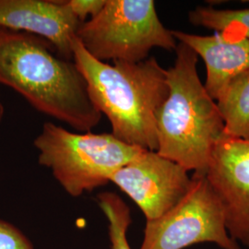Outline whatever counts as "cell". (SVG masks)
I'll use <instances>...</instances> for the list:
<instances>
[{
  "label": "cell",
  "instance_id": "6da1fadb",
  "mask_svg": "<svg viewBox=\"0 0 249 249\" xmlns=\"http://www.w3.org/2000/svg\"><path fill=\"white\" fill-rule=\"evenodd\" d=\"M0 84L81 133L90 132L102 120L75 62L42 37L0 28Z\"/></svg>",
  "mask_w": 249,
  "mask_h": 249
},
{
  "label": "cell",
  "instance_id": "7a4b0ae2",
  "mask_svg": "<svg viewBox=\"0 0 249 249\" xmlns=\"http://www.w3.org/2000/svg\"><path fill=\"white\" fill-rule=\"evenodd\" d=\"M73 61L86 80L89 98L125 144L157 151L156 118L169 92L166 70L153 56L114 65L92 57L75 38Z\"/></svg>",
  "mask_w": 249,
  "mask_h": 249
},
{
  "label": "cell",
  "instance_id": "3957f363",
  "mask_svg": "<svg viewBox=\"0 0 249 249\" xmlns=\"http://www.w3.org/2000/svg\"><path fill=\"white\" fill-rule=\"evenodd\" d=\"M175 51V64L166 70L169 92L156 118V151L187 171L206 176L224 123L216 101L199 79L197 55L182 43Z\"/></svg>",
  "mask_w": 249,
  "mask_h": 249
},
{
  "label": "cell",
  "instance_id": "277c9868",
  "mask_svg": "<svg viewBox=\"0 0 249 249\" xmlns=\"http://www.w3.org/2000/svg\"><path fill=\"white\" fill-rule=\"evenodd\" d=\"M34 146L40 165L51 170L73 197L106 186L117 170L144 151L111 133H76L52 122L44 124Z\"/></svg>",
  "mask_w": 249,
  "mask_h": 249
},
{
  "label": "cell",
  "instance_id": "5b68a950",
  "mask_svg": "<svg viewBox=\"0 0 249 249\" xmlns=\"http://www.w3.org/2000/svg\"><path fill=\"white\" fill-rule=\"evenodd\" d=\"M76 38L102 62H142L153 48L175 51L178 46L153 0H107L95 17L80 23Z\"/></svg>",
  "mask_w": 249,
  "mask_h": 249
},
{
  "label": "cell",
  "instance_id": "8992f818",
  "mask_svg": "<svg viewBox=\"0 0 249 249\" xmlns=\"http://www.w3.org/2000/svg\"><path fill=\"white\" fill-rule=\"evenodd\" d=\"M186 196L167 213L146 221L141 249H184L214 243L223 249H241L225 225L223 205L206 176L195 174Z\"/></svg>",
  "mask_w": 249,
  "mask_h": 249
},
{
  "label": "cell",
  "instance_id": "52a82bcc",
  "mask_svg": "<svg viewBox=\"0 0 249 249\" xmlns=\"http://www.w3.org/2000/svg\"><path fill=\"white\" fill-rule=\"evenodd\" d=\"M188 171L157 151H142L117 170L110 182L142 210L146 221L167 213L186 196L192 179Z\"/></svg>",
  "mask_w": 249,
  "mask_h": 249
},
{
  "label": "cell",
  "instance_id": "ba28073f",
  "mask_svg": "<svg viewBox=\"0 0 249 249\" xmlns=\"http://www.w3.org/2000/svg\"><path fill=\"white\" fill-rule=\"evenodd\" d=\"M206 178L223 205L229 235L249 249V141L223 135Z\"/></svg>",
  "mask_w": 249,
  "mask_h": 249
},
{
  "label": "cell",
  "instance_id": "9c48e42d",
  "mask_svg": "<svg viewBox=\"0 0 249 249\" xmlns=\"http://www.w3.org/2000/svg\"><path fill=\"white\" fill-rule=\"evenodd\" d=\"M80 24L67 1L0 0V28L42 37L70 60Z\"/></svg>",
  "mask_w": 249,
  "mask_h": 249
},
{
  "label": "cell",
  "instance_id": "30bf717a",
  "mask_svg": "<svg viewBox=\"0 0 249 249\" xmlns=\"http://www.w3.org/2000/svg\"><path fill=\"white\" fill-rule=\"evenodd\" d=\"M178 43L188 46L206 65L205 89L216 101L231 80L249 71V40L215 33L197 36L172 31Z\"/></svg>",
  "mask_w": 249,
  "mask_h": 249
},
{
  "label": "cell",
  "instance_id": "8fae6325",
  "mask_svg": "<svg viewBox=\"0 0 249 249\" xmlns=\"http://www.w3.org/2000/svg\"><path fill=\"white\" fill-rule=\"evenodd\" d=\"M216 103L224 123L223 135L249 141V71L231 80Z\"/></svg>",
  "mask_w": 249,
  "mask_h": 249
},
{
  "label": "cell",
  "instance_id": "7c38bea8",
  "mask_svg": "<svg viewBox=\"0 0 249 249\" xmlns=\"http://www.w3.org/2000/svg\"><path fill=\"white\" fill-rule=\"evenodd\" d=\"M188 20L195 26L249 40V9H220L197 6L188 12Z\"/></svg>",
  "mask_w": 249,
  "mask_h": 249
},
{
  "label": "cell",
  "instance_id": "4fadbf2b",
  "mask_svg": "<svg viewBox=\"0 0 249 249\" xmlns=\"http://www.w3.org/2000/svg\"><path fill=\"white\" fill-rule=\"evenodd\" d=\"M97 203L108 222L112 249H131L126 232L132 223L131 213L124 200L113 192H103L97 196Z\"/></svg>",
  "mask_w": 249,
  "mask_h": 249
},
{
  "label": "cell",
  "instance_id": "5bb4252c",
  "mask_svg": "<svg viewBox=\"0 0 249 249\" xmlns=\"http://www.w3.org/2000/svg\"><path fill=\"white\" fill-rule=\"evenodd\" d=\"M0 249H36L32 241L14 224L0 219Z\"/></svg>",
  "mask_w": 249,
  "mask_h": 249
},
{
  "label": "cell",
  "instance_id": "9a60e30c",
  "mask_svg": "<svg viewBox=\"0 0 249 249\" xmlns=\"http://www.w3.org/2000/svg\"><path fill=\"white\" fill-rule=\"evenodd\" d=\"M107 0H69L67 5L73 15L80 21L85 22L87 18L95 17L103 9Z\"/></svg>",
  "mask_w": 249,
  "mask_h": 249
},
{
  "label": "cell",
  "instance_id": "2e32d148",
  "mask_svg": "<svg viewBox=\"0 0 249 249\" xmlns=\"http://www.w3.org/2000/svg\"><path fill=\"white\" fill-rule=\"evenodd\" d=\"M4 114H5V107H4V105L1 101V97H0V123L4 117Z\"/></svg>",
  "mask_w": 249,
  "mask_h": 249
}]
</instances>
